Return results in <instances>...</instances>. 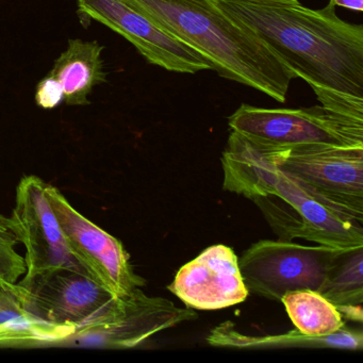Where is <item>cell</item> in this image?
<instances>
[{"label":"cell","instance_id":"obj_1","mask_svg":"<svg viewBox=\"0 0 363 363\" xmlns=\"http://www.w3.org/2000/svg\"><path fill=\"white\" fill-rule=\"evenodd\" d=\"M212 1L254 30L312 90L363 99V26L341 20L331 0L320 10L301 4Z\"/></svg>","mask_w":363,"mask_h":363},{"label":"cell","instance_id":"obj_2","mask_svg":"<svg viewBox=\"0 0 363 363\" xmlns=\"http://www.w3.org/2000/svg\"><path fill=\"white\" fill-rule=\"evenodd\" d=\"M150 22L194 48L220 77L284 103L292 69L254 30L212 0H124Z\"/></svg>","mask_w":363,"mask_h":363},{"label":"cell","instance_id":"obj_3","mask_svg":"<svg viewBox=\"0 0 363 363\" xmlns=\"http://www.w3.org/2000/svg\"><path fill=\"white\" fill-rule=\"evenodd\" d=\"M250 199L281 241L303 239L339 250L363 246V218L282 171L271 152Z\"/></svg>","mask_w":363,"mask_h":363},{"label":"cell","instance_id":"obj_4","mask_svg":"<svg viewBox=\"0 0 363 363\" xmlns=\"http://www.w3.org/2000/svg\"><path fill=\"white\" fill-rule=\"evenodd\" d=\"M230 130L269 148L307 145L363 147V120L324 106L265 109L242 104L228 118Z\"/></svg>","mask_w":363,"mask_h":363},{"label":"cell","instance_id":"obj_5","mask_svg":"<svg viewBox=\"0 0 363 363\" xmlns=\"http://www.w3.org/2000/svg\"><path fill=\"white\" fill-rule=\"evenodd\" d=\"M196 318L191 308L177 307L163 297L148 296L137 288L124 296H116L99 315L78 327L57 346L127 350Z\"/></svg>","mask_w":363,"mask_h":363},{"label":"cell","instance_id":"obj_6","mask_svg":"<svg viewBox=\"0 0 363 363\" xmlns=\"http://www.w3.org/2000/svg\"><path fill=\"white\" fill-rule=\"evenodd\" d=\"M341 250L262 240L244 252L239 260L240 271L248 292L280 301L291 291H318Z\"/></svg>","mask_w":363,"mask_h":363},{"label":"cell","instance_id":"obj_7","mask_svg":"<svg viewBox=\"0 0 363 363\" xmlns=\"http://www.w3.org/2000/svg\"><path fill=\"white\" fill-rule=\"evenodd\" d=\"M13 292L23 309L40 322L73 331L99 315L116 297L73 267L25 274Z\"/></svg>","mask_w":363,"mask_h":363},{"label":"cell","instance_id":"obj_8","mask_svg":"<svg viewBox=\"0 0 363 363\" xmlns=\"http://www.w3.org/2000/svg\"><path fill=\"white\" fill-rule=\"evenodd\" d=\"M45 195L67 247L93 280L116 296L145 286L122 242L79 213L56 186L48 184Z\"/></svg>","mask_w":363,"mask_h":363},{"label":"cell","instance_id":"obj_9","mask_svg":"<svg viewBox=\"0 0 363 363\" xmlns=\"http://www.w3.org/2000/svg\"><path fill=\"white\" fill-rule=\"evenodd\" d=\"M269 150L282 171L333 205L363 218V147L307 145Z\"/></svg>","mask_w":363,"mask_h":363},{"label":"cell","instance_id":"obj_10","mask_svg":"<svg viewBox=\"0 0 363 363\" xmlns=\"http://www.w3.org/2000/svg\"><path fill=\"white\" fill-rule=\"evenodd\" d=\"M46 184L38 176H25L16 188V205L7 226L25 247L26 275L58 267L86 273L67 247L45 195Z\"/></svg>","mask_w":363,"mask_h":363},{"label":"cell","instance_id":"obj_11","mask_svg":"<svg viewBox=\"0 0 363 363\" xmlns=\"http://www.w3.org/2000/svg\"><path fill=\"white\" fill-rule=\"evenodd\" d=\"M78 9L130 42L150 65L169 72L196 74L213 65L188 44L162 30L124 0H77Z\"/></svg>","mask_w":363,"mask_h":363},{"label":"cell","instance_id":"obj_12","mask_svg":"<svg viewBox=\"0 0 363 363\" xmlns=\"http://www.w3.org/2000/svg\"><path fill=\"white\" fill-rule=\"evenodd\" d=\"M186 307L218 310L243 303L248 292L239 258L228 246L218 244L184 264L167 286Z\"/></svg>","mask_w":363,"mask_h":363},{"label":"cell","instance_id":"obj_13","mask_svg":"<svg viewBox=\"0 0 363 363\" xmlns=\"http://www.w3.org/2000/svg\"><path fill=\"white\" fill-rule=\"evenodd\" d=\"M214 347L238 348V350H286V348H320V350H361L363 335L361 330L340 329L337 333L323 337L303 335L298 329H293L280 335L252 337L235 330L230 322L214 328L207 337Z\"/></svg>","mask_w":363,"mask_h":363},{"label":"cell","instance_id":"obj_14","mask_svg":"<svg viewBox=\"0 0 363 363\" xmlns=\"http://www.w3.org/2000/svg\"><path fill=\"white\" fill-rule=\"evenodd\" d=\"M103 50L97 41L69 40L67 50L55 61L50 74L62 86L67 105H88L93 88L106 82Z\"/></svg>","mask_w":363,"mask_h":363},{"label":"cell","instance_id":"obj_15","mask_svg":"<svg viewBox=\"0 0 363 363\" xmlns=\"http://www.w3.org/2000/svg\"><path fill=\"white\" fill-rule=\"evenodd\" d=\"M363 246L342 250L318 289L335 306L342 318L362 323Z\"/></svg>","mask_w":363,"mask_h":363},{"label":"cell","instance_id":"obj_16","mask_svg":"<svg viewBox=\"0 0 363 363\" xmlns=\"http://www.w3.org/2000/svg\"><path fill=\"white\" fill-rule=\"evenodd\" d=\"M280 301L294 326L303 335L323 337L345 326L335 306L318 291H291Z\"/></svg>","mask_w":363,"mask_h":363},{"label":"cell","instance_id":"obj_17","mask_svg":"<svg viewBox=\"0 0 363 363\" xmlns=\"http://www.w3.org/2000/svg\"><path fill=\"white\" fill-rule=\"evenodd\" d=\"M71 329L52 326L38 320L21 324L0 326V347L12 346L58 345L59 342L69 337Z\"/></svg>","mask_w":363,"mask_h":363},{"label":"cell","instance_id":"obj_18","mask_svg":"<svg viewBox=\"0 0 363 363\" xmlns=\"http://www.w3.org/2000/svg\"><path fill=\"white\" fill-rule=\"evenodd\" d=\"M6 220L0 224V286L14 290L20 278L26 274L27 269L24 257L16 250L18 240L8 228Z\"/></svg>","mask_w":363,"mask_h":363},{"label":"cell","instance_id":"obj_19","mask_svg":"<svg viewBox=\"0 0 363 363\" xmlns=\"http://www.w3.org/2000/svg\"><path fill=\"white\" fill-rule=\"evenodd\" d=\"M37 320L23 309L13 290L0 286V326Z\"/></svg>","mask_w":363,"mask_h":363},{"label":"cell","instance_id":"obj_20","mask_svg":"<svg viewBox=\"0 0 363 363\" xmlns=\"http://www.w3.org/2000/svg\"><path fill=\"white\" fill-rule=\"evenodd\" d=\"M35 103L43 109L50 110L65 103L62 86L56 78L48 74L39 82L35 91Z\"/></svg>","mask_w":363,"mask_h":363},{"label":"cell","instance_id":"obj_21","mask_svg":"<svg viewBox=\"0 0 363 363\" xmlns=\"http://www.w3.org/2000/svg\"><path fill=\"white\" fill-rule=\"evenodd\" d=\"M335 6L346 8L352 11H363V0H331Z\"/></svg>","mask_w":363,"mask_h":363},{"label":"cell","instance_id":"obj_22","mask_svg":"<svg viewBox=\"0 0 363 363\" xmlns=\"http://www.w3.org/2000/svg\"><path fill=\"white\" fill-rule=\"evenodd\" d=\"M250 1L261 4H286V5H296V4H299L298 0H250Z\"/></svg>","mask_w":363,"mask_h":363},{"label":"cell","instance_id":"obj_23","mask_svg":"<svg viewBox=\"0 0 363 363\" xmlns=\"http://www.w3.org/2000/svg\"><path fill=\"white\" fill-rule=\"evenodd\" d=\"M5 220H6V216H1V214H0V224H1V223L5 222Z\"/></svg>","mask_w":363,"mask_h":363}]
</instances>
